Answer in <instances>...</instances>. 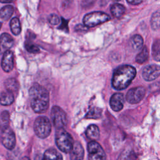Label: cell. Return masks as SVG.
Here are the masks:
<instances>
[{
	"instance_id": "23",
	"label": "cell",
	"mask_w": 160,
	"mask_h": 160,
	"mask_svg": "<svg viewBox=\"0 0 160 160\" xmlns=\"http://www.w3.org/2000/svg\"><path fill=\"white\" fill-rule=\"evenodd\" d=\"M149 52L146 46L143 47L139 53L136 56V61L139 64H142L148 58Z\"/></svg>"
},
{
	"instance_id": "35",
	"label": "cell",
	"mask_w": 160,
	"mask_h": 160,
	"mask_svg": "<svg viewBox=\"0 0 160 160\" xmlns=\"http://www.w3.org/2000/svg\"><path fill=\"white\" fill-rule=\"evenodd\" d=\"M1 25H2V24H1V22H0V29L1 28Z\"/></svg>"
},
{
	"instance_id": "33",
	"label": "cell",
	"mask_w": 160,
	"mask_h": 160,
	"mask_svg": "<svg viewBox=\"0 0 160 160\" xmlns=\"http://www.w3.org/2000/svg\"><path fill=\"white\" fill-rule=\"evenodd\" d=\"M12 1L13 0H0V2L2 3H8V2H12Z\"/></svg>"
},
{
	"instance_id": "17",
	"label": "cell",
	"mask_w": 160,
	"mask_h": 160,
	"mask_svg": "<svg viewBox=\"0 0 160 160\" xmlns=\"http://www.w3.org/2000/svg\"><path fill=\"white\" fill-rule=\"evenodd\" d=\"M86 135L90 139H98L99 136V130L98 127L94 124L89 126L86 130Z\"/></svg>"
},
{
	"instance_id": "2",
	"label": "cell",
	"mask_w": 160,
	"mask_h": 160,
	"mask_svg": "<svg viewBox=\"0 0 160 160\" xmlns=\"http://www.w3.org/2000/svg\"><path fill=\"white\" fill-rule=\"evenodd\" d=\"M136 74L135 68L129 65L122 66L116 69L112 78V85L117 90L126 88Z\"/></svg>"
},
{
	"instance_id": "24",
	"label": "cell",
	"mask_w": 160,
	"mask_h": 160,
	"mask_svg": "<svg viewBox=\"0 0 160 160\" xmlns=\"http://www.w3.org/2000/svg\"><path fill=\"white\" fill-rule=\"evenodd\" d=\"M151 28L154 30H157L160 28V11H157L152 15L151 19Z\"/></svg>"
},
{
	"instance_id": "8",
	"label": "cell",
	"mask_w": 160,
	"mask_h": 160,
	"mask_svg": "<svg viewBox=\"0 0 160 160\" xmlns=\"http://www.w3.org/2000/svg\"><path fill=\"white\" fill-rule=\"evenodd\" d=\"M1 139L2 144L8 149H12L16 144V137L13 131L8 127L2 129Z\"/></svg>"
},
{
	"instance_id": "14",
	"label": "cell",
	"mask_w": 160,
	"mask_h": 160,
	"mask_svg": "<svg viewBox=\"0 0 160 160\" xmlns=\"http://www.w3.org/2000/svg\"><path fill=\"white\" fill-rule=\"evenodd\" d=\"M84 149L79 142H74L72 148L70 151L71 160H82L84 158Z\"/></svg>"
},
{
	"instance_id": "10",
	"label": "cell",
	"mask_w": 160,
	"mask_h": 160,
	"mask_svg": "<svg viewBox=\"0 0 160 160\" xmlns=\"http://www.w3.org/2000/svg\"><path fill=\"white\" fill-rule=\"evenodd\" d=\"M142 76L146 81L154 80L160 76V66L156 64L146 66L142 70Z\"/></svg>"
},
{
	"instance_id": "32",
	"label": "cell",
	"mask_w": 160,
	"mask_h": 160,
	"mask_svg": "<svg viewBox=\"0 0 160 160\" xmlns=\"http://www.w3.org/2000/svg\"><path fill=\"white\" fill-rule=\"evenodd\" d=\"M34 160H44L43 155H42V154H38V155L36 156Z\"/></svg>"
},
{
	"instance_id": "16",
	"label": "cell",
	"mask_w": 160,
	"mask_h": 160,
	"mask_svg": "<svg viewBox=\"0 0 160 160\" xmlns=\"http://www.w3.org/2000/svg\"><path fill=\"white\" fill-rule=\"evenodd\" d=\"M14 98L13 93L9 91H4L0 94V103L4 106H8L14 102Z\"/></svg>"
},
{
	"instance_id": "7",
	"label": "cell",
	"mask_w": 160,
	"mask_h": 160,
	"mask_svg": "<svg viewBox=\"0 0 160 160\" xmlns=\"http://www.w3.org/2000/svg\"><path fill=\"white\" fill-rule=\"evenodd\" d=\"M89 160H106L105 152L101 145L94 141L88 144Z\"/></svg>"
},
{
	"instance_id": "27",
	"label": "cell",
	"mask_w": 160,
	"mask_h": 160,
	"mask_svg": "<svg viewBox=\"0 0 160 160\" xmlns=\"http://www.w3.org/2000/svg\"><path fill=\"white\" fill-rule=\"evenodd\" d=\"M1 121L0 123L2 124L1 128L3 129L6 127H8V122H9V113L8 111H4L1 115Z\"/></svg>"
},
{
	"instance_id": "11",
	"label": "cell",
	"mask_w": 160,
	"mask_h": 160,
	"mask_svg": "<svg viewBox=\"0 0 160 160\" xmlns=\"http://www.w3.org/2000/svg\"><path fill=\"white\" fill-rule=\"evenodd\" d=\"M14 66V57L12 52L8 50L6 51L2 56L1 61V67L5 72H10L12 70Z\"/></svg>"
},
{
	"instance_id": "21",
	"label": "cell",
	"mask_w": 160,
	"mask_h": 160,
	"mask_svg": "<svg viewBox=\"0 0 160 160\" xmlns=\"http://www.w3.org/2000/svg\"><path fill=\"white\" fill-rule=\"evenodd\" d=\"M4 84L6 89L12 93L17 92L18 90V83L17 81L14 78H9L6 79Z\"/></svg>"
},
{
	"instance_id": "15",
	"label": "cell",
	"mask_w": 160,
	"mask_h": 160,
	"mask_svg": "<svg viewBox=\"0 0 160 160\" xmlns=\"http://www.w3.org/2000/svg\"><path fill=\"white\" fill-rule=\"evenodd\" d=\"M44 160H63L61 154L55 149H49L43 154Z\"/></svg>"
},
{
	"instance_id": "12",
	"label": "cell",
	"mask_w": 160,
	"mask_h": 160,
	"mask_svg": "<svg viewBox=\"0 0 160 160\" xmlns=\"http://www.w3.org/2000/svg\"><path fill=\"white\" fill-rule=\"evenodd\" d=\"M13 44V39L11 35L4 32L0 36V53L4 54L8 51Z\"/></svg>"
},
{
	"instance_id": "31",
	"label": "cell",
	"mask_w": 160,
	"mask_h": 160,
	"mask_svg": "<svg viewBox=\"0 0 160 160\" xmlns=\"http://www.w3.org/2000/svg\"><path fill=\"white\" fill-rule=\"evenodd\" d=\"M144 0H127V1L132 5H138L141 3Z\"/></svg>"
},
{
	"instance_id": "3",
	"label": "cell",
	"mask_w": 160,
	"mask_h": 160,
	"mask_svg": "<svg viewBox=\"0 0 160 160\" xmlns=\"http://www.w3.org/2000/svg\"><path fill=\"white\" fill-rule=\"evenodd\" d=\"M56 143L58 148L66 153L71 151L74 141L71 134L63 128L58 129L56 132Z\"/></svg>"
},
{
	"instance_id": "4",
	"label": "cell",
	"mask_w": 160,
	"mask_h": 160,
	"mask_svg": "<svg viewBox=\"0 0 160 160\" xmlns=\"http://www.w3.org/2000/svg\"><path fill=\"white\" fill-rule=\"evenodd\" d=\"M111 19V17L100 11H95L86 14L83 18V22L85 26L92 28L100 24L107 22Z\"/></svg>"
},
{
	"instance_id": "13",
	"label": "cell",
	"mask_w": 160,
	"mask_h": 160,
	"mask_svg": "<svg viewBox=\"0 0 160 160\" xmlns=\"http://www.w3.org/2000/svg\"><path fill=\"white\" fill-rule=\"evenodd\" d=\"M124 97L121 93L114 94L110 99V106L114 111H119L123 108Z\"/></svg>"
},
{
	"instance_id": "6",
	"label": "cell",
	"mask_w": 160,
	"mask_h": 160,
	"mask_svg": "<svg viewBox=\"0 0 160 160\" xmlns=\"http://www.w3.org/2000/svg\"><path fill=\"white\" fill-rule=\"evenodd\" d=\"M51 117L53 124L58 129L63 128L67 123L66 114L59 106H54L51 109Z\"/></svg>"
},
{
	"instance_id": "19",
	"label": "cell",
	"mask_w": 160,
	"mask_h": 160,
	"mask_svg": "<svg viewBox=\"0 0 160 160\" xmlns=\"http://www.w3.org/2000/svg\"><path fill=\"white\" fill-rule=\"evenodd\" d=\"M125 8L119 4H112L111 7V12L115 18L121 17L125 12Z\"/></svg>"
},
{
	"instance_id": "36",
	"label": "cell",
	"mask_w": 160,
	"mask_h": 160,
	"mask_svg": "<svg viewBox=\"0 0 160 160\" xmlns=\"http://www.w3.org/2000/svg\"><path fill=\"white\" fill-rule=\"evenodd\" d=\"M112 1H120V0H112Z\"/></svg>"
},
{
	"instance_id": "20",
	"label": "cell",
	"mask_w": 160,
	"mask_h": 160,
	"mask_svg": "<svg viewBox=\"0 0 160 160\" xmlns=\"http://www.w3.org/2000/svg\"><path fill=\"white\" fill-rule=\"evenodd\" d=\"M10 28L11 32L16 36L19 35L21 31V23L18 18H13L10 22Z\"/></svg>"
},
{
	"instance_id": "28",
	"label": "cell",
	"mask_w": 160,
	"mask_h": 160,
	"mask_svg": "<svg viewBox=\"0 0 160 160\" xmlns=\"http://www.w3.org/2000/svg\"><path fill=\"white\" fill-rule=\"evenodd\" d=\"M25 48L31 53H37L39 51V49L37 46L30 42H26L25 44Z\"/></svg>"
},
{
	"instance_id": "22",
	"label": "cell",
	"mask_w": 160,
	"mask_h": 160,
	"mask_svg": "<svg viewBox=\"0 0 160 160\" xmlns=\"http://www.w3.org/2000/svg\"><path fill=\"white\" fill-rule=\"evenodd\" d=\"M130 43L132 48L135 50L139 49L141 48L143 44V39L138 34L133 36L130 39Z\"/></svg>"
},
{
	"instance_id": "25",
	"label": "cell",
	"mask_w": 160,
	"mask_h": 160,
	"mask_svg": "<svg viewBox=\"0 0 160 160\" xmlns=\"http://www.w3.org/2000/svg\"><path fill=\"white\" fill-rule=\"evenodd\" d=\"M152 49L153 58L157 61H160V41H157L154 43Z\"/></svg>"
},
{
	"instance_id": "9",
	"label": "cell",
	"mask_w": 160,
	"mask_h": 160,
	"mask_svg": "<svg viewBox=\"0 0 160 160\" xmlns=\"http://www.w3.org/2000/svg\"><path fill=\"white\" fill-rule=\"evenodd\" d=\"M146 94L143 87H136L131 89L126 94V100L131 104H136L141 101Z\"/></svg>"
},
{
	"instance_id": "29",
	"label": "cell",
	"mask_w": 160,
	"mask_h": 160,
	"mask_svg": "<svg viewBox=\"0 0 160 160\" xmlns=\"http://www.w3.org/2000/svg\"><path fill=\"white\" fill-rule=\"evenodd\" d=\"M48 21L49 23L52 25H58L60 22V19L55 14H51L48 18Z\"/></svg>"
},
{
	"instance_id": "26",
	"label": "cell",
	"mask_w": 160,
	"mask_h": 160,
	"mask_svg": "<svg viewBox=\"0 0 160 160\" xmlns=\"http://www.w3.org/2000/svg\"><path fill=\"white\" fill-rule=\"evenodd\" d=\"M101 116V109L98 108H91L86 116L87 118H92V119L100 118Z\"/></svg>"
},
{
	"instance_id": "30",
	"label": "cell",
	"mask_w": 160,
	"mask_h": 160,
	"mask_svg": "<svg viewBox=\"0 0 160 160\" xmlns=\"http://www.w3.org/2000/svg\"><path fill=\"white\" fill-rule=\"evenodd\" d=\"M68 21H66L65 19H64L63 18H62V22H61V25L59 27V28L62 29V30H68Z\"/></svg>"
},
{
	"instance_id": "1",
	"label": "cell",
	"mask_w": 160,
	"mask_h": 160,
	"mask_svg": "<svg viewBox=\"0 0 160 160\" xmlns=\"http://www.w3.org/2000/svg\"><path fill=\"white\" fill-rule=\"evenodd\" d=\"M31 106L33 111L38 113L46 111L49 107V93L42 86L34 84L29 91Z\"/></svg>"
},
{
	"instance_id": "5",
	"label": "cell",
	"mask_w": 160,
	"mask_h": 160,
	"mask_svg": "<svg viewBox=\"0 0 160 160\" xmlns=\"http://www.w3.org/2000/svg\"><path fill=\"white\" fill-rule=\"evenodd\" d=\"M36 134L40 138H46L51 133V124L49 119L45 116L38 117L34 124Z\"/></svg>"
},
{
	"instance_id": "18",
	"label": "cell",
	"mask_w": 160,
	"mask_h": 160,
	"mask_svg": "<svg viewBox=\"0 0 160 160\" xmlns=\"http://www.w3.org/2000/svg\"><path fill=\"white\" fill-rule=\"evenodd\" d=\"M14 12V8L11 5H6L0 9V18L7 21L12 16Z\"/></svg>"
},
{
	"instance_id": "34",
	"label": "cell",
	"mask_w": 160,
	"mask_h": 160,
	"mask_svg": "<svg viewBox=\"0 0 160 160\" xmlns=\"http://www.w3.org/2000/svg\"><path fill=\"white\" fill-rule=\"evenodd\" d=\"M21 160H31V159H29V158H28V157H27V156H24V157L22 158Z\"/></svg>"
}]
</instances>
